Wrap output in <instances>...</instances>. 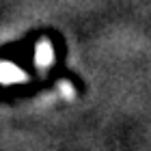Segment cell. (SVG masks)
Instances as JSON below:
<instances>
[{
    "label": "cell",
    "mask_w": 151,
    "mask_h": 151,
    "mask_svg": "<svg viewBox=\"0 0 151 151\" xmlns=\"http://www.w3.org/2000/svg\"><path fill=\"white\" fill-rule=\"evenodd\" d=\"M17 76H19V71L13 69V67H9V65L0 67V80H2V82H11V80H15Z\"/></svg>",
    "instance_id": "1"
}]
</instances>
